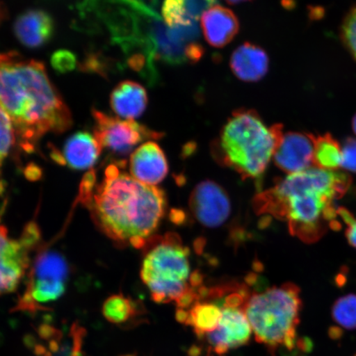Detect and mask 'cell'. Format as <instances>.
<instances>
[{"label":"cell","mask_w":356,"mask_h":356,"mask_svg":"<svg viewBox=\"0 0 356 356\" xmlns=\"http://www.w3.org/2000/svg\"><path fill=\"white\" fill-rule=\"evenodd\" d=\"M346 172L310 168L289 175L253 199L258 215L286 221L289 233L305 243H314L330 229L341 228L337 200L348 191Z\"/></svg>","instance_id":"6da1fadb"},{"label":"cell","mask_w":356,"mask_h":356,"mask_svg":"<svg viewBox=\"0 0 356 356\" xmlns=\"http://www.w3.org/2000/svg\"><path fill=\"white\" fill-rule=\"evenodd\" d=\"M17 57L15 52L0 66V106L22 149L32 152L47 133L69 130L72 117L42 62Z\"/></svg>","instance_id":"7a4b0ae2"},{"label":"cell","mask_w":356,"mask_h":356,"mask_svg":"<svg viewBox=\"0 0 356 356\" xmlns=\"http://www.w3.org/2000/svg\"><path fill=\"white\" fill-rule=\"evenodd\" d=\"M122 163L110 164L104 179L91 194L80 199L93 221L109 238L136 248L145 246L165 213L164 193L121 171Z\"/></svg>","instance_id":"3957f363"},{"label":"cell","mask_w":356,"mask_h":356,"mask_svg":"<svg viewBox=\"0 0 356 356\" xmlns=\"http://www.w3.org/2000/svg\"><path fill=\"white\" fill-rule=\"evenodd\" d=\"M283 135L282 124L268 127L256 111L238 109L222 127L212 150L243 179L257 178L273 159Z\"/></svg>","instance_id":"277c9868"},{"label":"cell","mask_w":356,"mask_h":356,"mask_svg":"<svg viewBox=\"0 0 356 356\" xmlns=\"http://www.w3.org/2000/svg\"><path fill=\"white\" fill-rule=\"evenodd\" d=\"M302 302L295 284H283L249 296L244 313L258 343L273 356L279 349L296 348Z\"/></svg>","instance_id":"5b68a950"},{"label":"cell","mask_w":356,"mask_h":356,"mask_svg":"<svg viewBox=\"0 0 356 356\" xmlns=\"http://www.w3.org/2000/svg\"><path fill=\"white\" fill-rule=\"evenodd\" d=\"M189 257V248L175 234H167L146 252L140 277L154 302L177 305L185 296L199 291L202 277L191 273Z\"/></svg>","instance_id":"8992f818"},{"label":"cell","mask_w":356,"mask_h":356,"mask_svg":"<svg viewBox=\"0 0 356 356\" xmlns=\"http://www.w3.org/2000/svg\"><path fill=\"white\" fill-rule=\"evenodd\" d=\"M69 277L65 258L56 251L44 250L35 258L31 269L20 310H37L64 295Z\"/></svg>","instance_id":"52a82bcc"},{"label":"cell","mask_w":356,"mask_h":356,"mask_svg":"<svg viewBox=\"0 0 356 356\" xmlns=\"http://www.w3.org/2000/svg\"><path fill=\"white\" fill-rule=\"evenodd\" d=\"M41 239L37 222L25 227L19 239H12L0 225V296L15 291L30 266V253Z\"/></svg>","instance_id":"ba28073f"},{"label":"cell","mask_w":356,"mask_h":356,"mask_svg":"<svg viewBox=\"0 0 356 356\" xmlns=\"http://www.w3.org/2000/svg\"><path fill=\"white\" fill-rule=\"evenodd\" d=\"M92 118L95 119L93 136L102 149L115 154L126 155L142 142L163 136V133L150 130L134 120L114 118L99 110H92Z\"/></svg>","instance_id":"9c48e42d"},{"label":"cell","mask_w":356,"mask_h":356,"mask_svg":"<svg viewBox=\"0 0 356 356\" xmlns=\"http://www.w3.org/2000/svg\"><path fill=\"white\" fill-rule=\"evenodd\" d=\"M190 209L200 224L217 228L229 219L231 203L219 184L207 180L200 182L191 193Z\"/></svg>","instance_id":"30bf717a"},{"label":"cell","mask_w":356,"mask_h":356,"mask_svg":"<svg viewBox=\"0 0 356 356\" xmlns=\"http://www.w3.org/2000/svg\"><path fill=\"white\" fill-rule=\"evenodd\" d=\"M221 309L219 327L204 338L211 351L224 355L230 350L247 345L251 340L252 330L243 308L222 306Z\"/></svg>","instance_id":"8fae6325"},{"label":"cell","mask_w":356,"mask_h":356,"mask_svg":"<svg viewBox=\"0 0 356 356\" xmlns=\"http://www.w3.org/2000/svg\"><path fill=\"white\" fill-rule=\"evenodd\" d=\"M314 136L300 132L284 134L273 159L280 170L289 175L307 170L314 165Z\"/></svg>","instance_id":"7c38bea8"},{"label":"cell","mask_w":356,"mask_h":356,"mask_svg":"<svg viewBox=\"0 0 356 356\" xmlns=\"http://www.w3.org/2000/svg\"><path fill=\"white\" fill-rule=\"evenodd\" d=\"M102 147L90 133L79 131L66 140L63 149L51 151L52 159L60 165L74 170H86L97 163L102 153Z\"/></svg>","instance_id":"4fadbf2b"},{"label":"cell","mask_w":356,"mask_h":356,"mask_svg":"<svg viewBox=\"0 0 356 356\" xmlns=\"http://www.w3.org/2000/svg\"><path fill=\"white\" fill-rule=\"evenodd\" d=\"M130 172L131 175L142 184L158 185L168 172L166 156L157 143L145 142L131 155Z\"/></svg>","instance_id":"5bb4252c"},{"label":"cell","mask_w":356,"mask_h":356,"mask_svg":"<svg viewBox=\"0 0 356 356\" xmlns=\"http://www.w3.org/2000/svg\"><path fill=\"white\" fill-rule=\"evenodd\" d=\"M204 38L211 47L222 48L235 38L239 32V22L228 8L213 4L200 17Z\"/></svg>","instance_id":"9a60e30c"},{"label":"cell","mask_w":356,"mask_h":356,"mask_svg":"<svg viewBox=\"0 0 356 356\" xmlns=\"http://www.w3.org/2000/svg\"><path fill=\"white\" fill-rule=\"evenodd\" d=\"M13 31L24 46L39 48L51 41L55 31L54 20L47 12L33 8L17 17Z\"/></svg>","instance_id":"2e32d148"},{"label":"cell","mask_w":356,"mask_h":356,"mask_svg":"<svg viewBox=\"0 0 356 356\" xmlns=\"http://www.w3.org/2000/svg\"><path fill=\"white\" fill-rule=\"evenodd\" d=\"M230 68L238 79L254 83L264 79L269 70V57L257 44L245 42L233 52Z\"/></svg>","instance_id":"e0dca14e"},{"label":"cell","mask_w":356,"mask_h":356,"mask_svg":"<svg viewBox=\"0 0 356 356\" xmlns=\"http://www.w3.org/2000/svg\"><path fill=\"white\" fill-rule=\"evenodd\" d=\"M148 95L140 83L126 80L111 93L110 105L118 118L134 120L140 118L148 106Z\"/></svg>","instance_id":"ac0fdd59"},{"label":"cell","mask_w":356,"mask_h":356,"mask_svg":"<svg viewBox=\"0 0 356 356\" xmlns=\"http://www.w3.org/2000/svg\"><path fill=\"white\" fill-rule=\"evenodd\" d=\"M216 4V0H163L162 15L169 28L193 26L208 8Z\"/></svg>","instance_id":"d6986e66"},{"label":"cell","mask_w":356,"mask_h":356,"mask_svg":"<svg viewBox=\"0 0 356 356\" xmlns=\"http://www.w3.org/2000/svg\"><path fill=\"white\" fill-rule=\"evenodd\" d=\"M222 316V309L216 304L207 302H195L186 310L185 325L193 328L200 338L216 330L219 327Z\"/></svg>","instance_id":"ffe728a7"},{"label":"cell","mask_w":356,"mask_h":356,"mask_svg":"<svg viewBox=\"0 0 356 356\" xmlns=\"http://www.w3.org/2000/svg\"><path fill=\"white\" fill-rule=\"evenodd\" d=\"M314 163L316 168L327 171H337L341 168L343 159L342 146L330 134L314 136Z\"/></svg>","instance_id":"44dd1931"},{"label":"cell","mask_w":356,"mask_h":356,"mask_svg":"<svg viewBox=\"0 0 356 356\" xmlns=\"http://www.w3.org/2000/svg\"><path fill=\"white\" fill-rule=\"evenodd\" d=\"M136 307L130 298L118 293L108 298L102 305V314L113 324L126 323L135 316Z\"/></svg>","instance_id":"7402d4cb"},{"label":"cell","mask_w":356,"mask_h":356,"mask_svg":"<svg viewBox=\"0 0 356 356\" xmlns=\"http://www.w3.org/2000/svg\"><path fill=\"white\" fill-rule=\"evenodd\" d=\"M332 318L346 330H356V295L350 293L334 302Z\"/></svg>","instance_id":"603a6c76"},{"label":"cell","mask_w":356,"mask_h":356,"mask_svg":"<svg viewBox=\"0 0 356 356\" xmlns=\"http://www.w3.org/2000/svg\"><path fill=\"white\" fill-rule=\"evenodd\" d=\"M17 142L16 132L10 117L0 106V175L8 155Z\"/></svg>","instance_id":"cb8c5ba5"},{"label":"cell","mask_w":356,"mask_h":356,"mask_svg":"<svg viewBox=\"0 0 356 356\" xmlns=\"http://www.w3.org/2000/svg\"><path fill=\"white\" fill-rule=\"evenodd\" d=\"M342 37L346 46L356 60V7L346 17L342 26Z\"/></svg>","instance_id":"d4e9b609"},{"label":"cell","mask_w":356,"mask_h":356,"mask_svg":"<svg viewBox=\"0 0 356 356\" xmlns=\"http://www.w3.org/2000/svg\"><path fill=\"white\" fill-rule=\"evenodd\" d=\"M51 65L57 72L69 73L76 67L77 58L74 53L70 51L60 50L52 55Z\"/></svg>","instance_id":"484cf974"},{"label":"cell","mask_w":356,"mask_h":356,"mask_svg":"<svg viewBox=\"0 0 356 356\" xmlns=\"http://www.w3.org/2000/svg\"><path fill=\"white\" fill-rule=\"evenodd\" d=\"M342 152H343V159H342V165L347 171L356 173V140L350 138L345 141L342 146Z\"/></svg>","instance_id":"4316f807"},{"label":"cell","mask_w":356,"mask_h":356,"mask_svg":"<svg viewBox=\"0 0 356 356\" xmlns=\"http://www.w3.org/2000/svg\"><path fill=\"white\" fill-rule=\"evenodd\" d=\"M338 216L346 225V236L351 246L356 248V218L343 207L338 208Z\"/></svg>","instance_id":"83f0119b"},{"label":"cell","mask_w":356,"mask_h":356,"mask_svg":"<svg viewBox=\"0 0 356 356\" xmlns=\"http://www.w3.org/2000/svg\"><path fill=\"white\" fill-rule=\"evenodd\" d=\"M13 54H15V52L0 53V66H1L3 62L10 59Z\"/></svg>","instance_id":"f1b7e54d"},{"label":"cell","mask_w":356,"mask_h":356,"mask_svg":"<svg viewBox=\"0 0 356 356\" xmlns=\"http://www.w3.org/2000/svg\"><path fill=\"white\" fill-rule=\"evenodd\" d=\"M225 1L229 4H238L252 1V0H225Z\"/></svg>","instance_id":"f546056e"},{"label":"cell","mask_w":356,"mask_h":356,"mask_svg":"<svg viewBox=\"0 0 356 356\" xmlns=\"http://www.w3.org/2000/svg\"><path fill=\"white\" fill-rule=\"evenodd\" d=\"M140 1H142L145 3H151V4H156V3H157L158 0H140Z\"/></svg>","instance_id":"4dcf8cb0"},{"label":"cell","mask_w":356,"mask_h":356,"mask_svg":"<svg viewBox=\"0 0 356 356\" xmlns=\"http://www.w3.org/2000/svg\"><path fill=\"white\" fill-rule=\"evenodd\" d=\"M353 131H354V133L355 134V136H356V114L353 118Z\"/></svg>","instance_id":"1f68e13d"},{"label":"cell","mask_w":356,"mask_h":356,"mask_svg":"<svg viewBox=\"0 0 356 356\" xmlns=\"http://www.w3.org/2000/svg\"><path fill=\"white\" fill-rule=\"evenodd\" d=\"M355 356H356V355Z\"/></svg>","instance_id":"d6a6232c"}]
</instances>
